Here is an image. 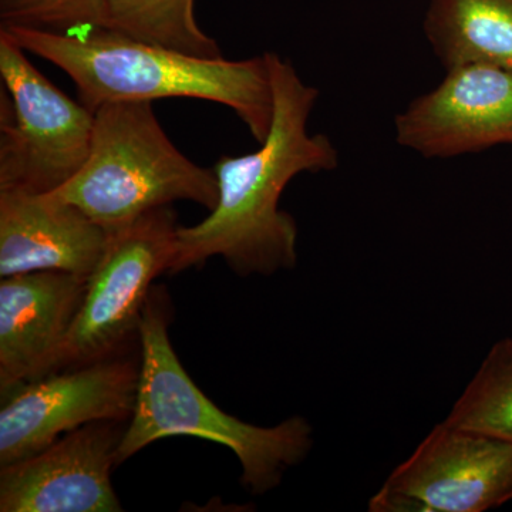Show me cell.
<instances>
[{
  "label": "cell",
  "mask_w": 512,
  "mask_h": 512,
  "mask_svg": "<svg viewBox=\"0 0 512 512\" xmlns=\"http://www.w3.org/2000/svg\"><path fill=\"white\" fill-rule=\"evenodd\" d=\"M0 35L69 74L80 103L93 113L111 101L184 97L229 107L259 144L271 130L274 89L266 55L237 62L204 59L107 29L59 35L2 26Z\"/></svg>",
  "instance_id": "obj_2"
},
{
  "label": "cell",
  "mask_w": 512,
  "mask_h": 512,
  "mask_svg": "<svg viewBox=\"0 0 512 512\" xmlns=\"http://www.w3.org/2000/svg\"><path fill=\"white\" fill-rule=\"evenodd\" d=\"M195 0H107L110 32L204 59H221L220 46L202 32Z\"/></svg>",
  "instance_id": "obj_14"
},
{
  "label": "cell",
  "mask_w": 512,
  "mask_h": 512,
  "mask_svg": "<svg viewBox=\"0 0 512 512\" xmlns=\"http://www.w3.org/2000/svg\"><path fill=\"white\" fill-rule=\"evenodd\" d=\"M107 0H0L2 26L76 35L106 28Z\"/></svg>",
  "instance_id": "obj_16"
},
{
  "label": "cell",
  "mask_w": 512,
  "mask_h": 512,
  "mask_svg": "<svg viewBox=\"0 0 512 512\" xmlns=\"http://www.w3.org/2000/svg\"><path fill=\"white\" fill-rule=\"evenodd\" d=\"M140 356L134 349L23 384L0 410V467L94 423H128L136 406Z\"/></svg>",
  "instance_id": "obj_8"
},
{
  "label": "cell",
  "mask_w": 512,
  "mask_h": 512,
  "mask_svg": "<svg viewBox=\"0 0 512 512\" xmlns=\"http://www.w3.org/2000/svg\"><path fill=\"white\" fill-rule=\"evenodd\" d=\"M177 229L170 205L109 235V245L87 279L82 305L49 375L136 348L154 279L170 272Z\"/></svg>",
  "instance_id": "obj_6"
},
{
  "label": "cell",
  "mask_w": 512,
  "mask_h": 512,
  "mask_svg": "<svg viewBox=\"0 0 512 512\" xmlns=\"http://www.w3.org/2000/svg\"><path fill=\"white\" fill-rule=\"evenodd\" d=\"M127 423L94 421L0 470L2 512H119L111 485Z\"/></svg>",
  "instance_id": "obj_9"
},
{
  "label": "cell",
  "mask_w": 512,
  "mask_h": 512,
  "mask_svg": "<svg viewBox=\"0 0 512 512\" xmlns=\"http://www.w3.org/2000/svg\"><path fill=\"white\" fill-rule=\"evenodd\" d=\"M109 234L56 192L0 190V276L67 272L89 279Z\"/></svg>",
  "instance_id": "obj_12"
},
{
  "label": "cell",
  "mask_w": 512,
  "mask_h": 512,
  "mask_svg": "<svg viewBox=\"0 0 512 512\" xmlns=\"http://www.w3.org/2000/svg\"><path fill=\"white\" fill-rule=\"evenodd\" d=\"M512 500V443L446 420L390 474L373 512H483Z\"/></svg>",
  "instance_id": "obj_7"
},
{
  "label": "cell",
  "mask_w": 512,
  "mask_h": 512,
  "mask_svg": "<svg viewBox=\"0 0 512 512\" xmlns=\"http://www.w3.org/2000/svg\"><path fill=\"white\" fill-rule=\"evenodd\" d=\"M396 140L430 158L512 144V70L490 64L447 69L443 82L396 117Z\"/></svg>",
  "instance_id": "obj_10"
},
{
  "label": "cell",
  "mask_w": 512,
  "mask_h": 512,
  "mask_svg": "<svg viewBox=\"0 0 512 512\" xmlns=\"http://www.w3.org/2000/svg\"><path fill=\"white\" fill-rule=\"evenodd\" d=\"M265 55L274 89L271 130L254 153L221 157L212 168L217 205L200 224L178 227L168 274L214 256L241 276H269L296 265L298 227L279 208L282 192L296 175L335 170L339 153L328 137L308 133L318 90L303 82L291 63Z\"/></svg>",
  "instance_id": "obj_1"
},
{
  "label": "cell",
  "mask_w": 512,
  "mask_h": 512,
  "mask_svg": "<svg viewBox=\"0 0 512 512\" xmlns=\"http://www.w3.org/2000/svg\"><path fill=\"white\" fill-rule=\"evenodd\" d=\"M25 53L0 35V190L46 194L83 167L94 113L60 92Z\"/></svg>",
  "instance_id": "obj_5"
},
{
  "label": "cell",
  "mask_w": 512,
  "mask_h": 512,
  "mask_svg": "<svg viewBox=\"0 0 512 512\" xmlns=\"http://www.w3.org/2000/svg\"><path fill=\"white\" fill-rule=\"evenodd\" d=\"M458 429L512 443V339L495 343L446 419Z\"/></svg>",
  "instance_id": "obj_15"
},
{
  "label": "cell",
  "mask_w": 512,
  "mask_h": 512,
  "mask_svg": "<svg viewBox=\"0 0 512 512\" xmlns=\"http://www.w3.org/2000/svg\"><path fill=\"white\" fill-rule=\"evenodd\" d=\"M87 278L28 272L0 284V389L3 396L49 375L82 305Z\"/></svg>",
  "instance_id": "obj_11"
},
{
  "label": "cell",
  "mask_w": 512,
  "mask_h": 512,
  "mask_svg": "<svg viewBox=\"0 0 512 512\" xmlns=\"http://www.w3.org/2000/svg\"><path fill=\"white\" fill-rule=\"evenodd\" d=\"M167 293L153 288L140 323L141 369L136 406L117 450V466L151 443L191 436L228 447L241 463V484L262 495L281 484L312 447V427L301 416L274 427L244 423L222 412L185 372L168 336Z\"/></svg>",
  "instance_id": "obj_3"
},
{
  "label": "cell",
  "mask_w": 512,
  "mask_h": 512,
  "mask_svg": "<svg viewBox=\"0 0 512 512\" xmlns=\"http://www.w3.org/2000/svg\"><path fill=\"white\" fill-rule=\"evenodd\" d=\"M424 28L447 69L476 63L512 70V0H433Z\"/></svg>",
  "instance_id": "obj_13"
},
{
  "label": "cell",
  "mask_w": 512,
  "mask_h": 512,
  "mask_svg": "<svg viewBox=\"0 0 512 512\" xmlns=\"http://www.w3.org/2000/svg\"><path fill=\"white\" fill-rule=\"evenodd\" d=\"M107 234L175 201L214 210L218 181L171 143L153 101H111L94 111L92 146L79 173L59 190Z\"/></svg>",
  "instance_id": "obj_4"
}]
</instances>
